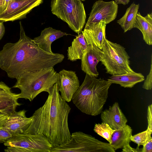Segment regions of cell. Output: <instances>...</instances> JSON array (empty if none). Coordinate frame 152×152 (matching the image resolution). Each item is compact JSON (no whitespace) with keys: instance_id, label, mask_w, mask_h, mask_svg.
<instances>
[{"instance_id":"cell-1","label":"cell","mask_w":152,"mask_h":152,"mask_svg":"<svg viewBox=\"0 0 152 152\" xmlns=\"http://www.w3.org/2000/svg\"><path fill=\"white\" fill-rule=\"evenodd\" d=\"M19 24L18 41L6 43L0 51V68L9 77L16 79L25 72L53 68L63 61V55L49 53L41 49L26 35L21 22Z\"/></svg>"},{"instance_id":"cell-2","label":"cell","mask_w":152,"mask_h":152,"mask_svg":"<svg viewBox=\"0 0 152 152\" xmlns=\"http://www.w3.org/2000/svg\"><path fill=\"white\" fill-rule=\"evenodd\" d=\"M59 92L56 83L43 105L34 111L32 122L24 132L42 134L53 147L66 142L71 136L68 122L71 108Z\"/></svg>"},{"instance_id":"cell-3","label":"cell","mask_w":152,"mask_h":152,"mask_svg":"<svg viewBox=\"0 0 152 152\" xmlns=\"http://www.w3.org/2000/svg\"><path fill=\"white\" fill-rule=\"evenodd\" d=\"M112 83L86 74L72 98L73 103L82 112L95 116L100 114L107 98Z\"/></svg>"},{"instance_id":"cell-4","label":"cell","mask_w":152,"mask_h":152,"mask_svg":"<svg viewBox=\"0 0 152 152\" xmlns=\"http://www.w3.org/2000/svg\"><path fill=\"white\" fill-rule=\"evenodd\" d=\"M58 76V73L53 68L26 72L16 79L17 81L12 88L20 90L19 99L23 98L31 102L42 92L49 93L56 83Z\"/></svg>"},{"instance_id":"cell-5","label":"cell","mask_w":152,"mask_h":152,"mask_svg":"<svg viewBox=\"0 0 152 152\" xmlns=\"http://www.w3.org/2000/svg\"><path fill=\"white\" fill-rule=\"evenodd\" d=\"M52 13L66 22L78 34L81 33L86 23V14L80 0H51Z\"/></svg>"},{"instance_id":"cell-6","label":"cell","mask_w":152,"mask_h":152,"mask_svg":"<svg viewBox=\"0 0 152 152\" xmlns=\"http://www.w3.org/2000/svg\"><path fill=\"white\" fill-rule=\"evenodd\" d=\"M102 50L104 54L100 61L106 73L115 75L134 72L130 66V57L124 47L106 39Z\"/></svg>"},{"instance_id":"cell-7","label":"cell","mask_w":152,"mask_h":152,"mask_svg":"<svg viewBox=\"0 0 152 152\" xmlns=\"http://www.w3.org/2000/svg\"><path fill=\"white\" fill-rule=\"evenodd\" d=\"M66 142L53 146L50 152H115L109 143L102 142L81 131L71 134Z\"/></svg>"},{"instance_id":"cell-8","label":"cell","mask_w":152,"mask_h":152,"mask_svg":"<svg viewBox=\"0 0 152 152\" xmlns=\"http://www.w3.org/2000/svg\"><path fill=\"white\" fill-rule=\"evenodd\" d=\"M4 145L21 148L25 152H50L53 147L49 140L43 134L25 133L13 135Z\"/></svg>"},{"instance_id":"cell-9","label":"cell","mask_w":152,"mask_h":152,"mask_svg":"<svg viewBox=\"0 0 152 152\" xmlns=\"http://www.w3.org/2000/svg\"><path fill=\"white\" fill-rule=\"evenodd\" d=\"M43 2V0H12L6 10L0 15V21H13L25 18L34 8Z\"/></svg>"},{"instance_id":"cell-10","label":"cell","mask_w":152,"mask_h":152,"mask_svg":"<svg viewBox=\"0 0 152 152\" xmlns=\"http://www.w3.org/2000/svg\"><path fill=\"white\" fill-rule=\"evenodd\" d=\"M118 9V4L114 1H97L93 5L86 25L101 21H105L107 24L110 23L116 18Z\"/></svg>"},{"instance_id":"cell-11","label":"cell","mask_w":152,"mask_h":152,"mask_svg":"<svg viewBox=\"0 0 152 152\" xmlns=\"http://www.w3.org/2000/svg\"><path fill=\"white\" fill-rule=\"evenodd\" d=\"M61 97L67 102L71 101L80 87V81L75 72L63 69L58 73L56 83Z\"/></svg>"},{"instance_id":"cell-12","label":"cell","mask_w":152,"mask_h":152,"mask_svg":"<svg viewBox=\"0 0 152 152\" xmlns=\"http://www.w3.org/2000/svg\"><path fill=\"white\" fill-rule=\"evenodd\" d=\"M102 50L93 44L88 45L81 59V68L86 74L97 77L99 75L96 66L103 58Z\"/></svg>"},{"instance_id":"cell-13","label":"cell","mask_w":152,"mask_h":152,"mask_svg":"<svg viewBox=\"0 0 152 152\" xmlns=\"http://www.w3.org/2000/svg\"><path fill=\"white\" fill-rule=\"evenodd\" d=\"M106 22L101 21L99 22L85 25L81 33L83 34L87 45L93 44L102 50L106 39Z\"/></svg>"},{"instance_id":"cell-14","label":"cell","mask_w":152,"mask_h":152,"mask_svg":"<svg viewBox=\"0 0 152 152\" xmlns=\"http://www.w3.org/2000/svg\"><path fill=\"white\" fill-rule=\"evenodd\" d=\"M26 112L25 110L15 111L8 116L2 126L13 135L24 133L30 125L33 118L32 116L27 117Z\"/></svg>"},{"instance_id":"cell-15","label":"cell","mask_w":152,"mask_h":152,"mask_svg":"<svg viewBox=\"0 0 152 152\" xmlns=\"http://www.w3.org/2000/svg\"><path fill=\"white\" fill-rule=\"evenodd\" d=\"M18 96L4 83L0 82V113L9 116L15 112L21 105L18 102Z\"/></svg>"},{"instance_id":"cell-16","label":"cell","mask_w":152,"mask_h":152,"mask_svg":"<svg viewBox=\"0 0 152 152\" xmlns=\"http://www.w3.org/2000/svg\"><path fill=\"white\" fill-rule=\"evenodd\" d=\"M101 118L102 122L108 124L113 129H119L126 124L127 120L117 102L108 109L102 111Z\"/></svg>"},{"instance_id":"cell-17","label":"cell","mask_w":152,"mask_h":152,"mask_svg":"<svg viewBox=\"0 0 152 152\" xmlns=\"http://www.w3.org/2000/svg\"><path fill=\"white\" fill-rule=\"evenodd\" d=\"M68 35L70 34L49 27L42 31L40 36L34 38L32 40L42 50L51 53H53L51 49L52 43L64 36Z\"/></svg>"},{"instance_id":"cell-18","label":"cell","mask_w":152,"mask_h":152,"mask_svg":"<svg viewBox=\"0 0 152 152\" xmlns=\"http://www.w3.org/2000/svg\"><path fill=\"white\" fill-rule=\"evenodd\" d=\"M139 29L142 32L143 39L148 45H152V13L142 16L140 12L137 14L134 28Z\"/></svg>"},{"instance_id":"cell-19","label":"cell","mask_w":152,"mask_h":152,"mask_svg":"<svg viewBox=\"0 0 152 152\" xmlns=\"http://www.w3.org/2000/svg\"><path fill=\"white\" fill-rule=\"evenodd\" d=\"M145 80L140 73L134 72L119 75H112L107 80L112 83L118 84L124 88H132L136 84Z\"/></svg>"},{"instance_id":"cell-20","label":"cell","mask_w":152,"mask_h":152,"mask_svg":"<svg viewBox=\"0 0 152 152\" xmlns=\"http://www.w3.org/2000/svg\"><path fill=\"white\" fill-rule=\"evenodd\" d=\"M88 45L82 33L78 34L67 50L68 59L74 61L81 59Z\"/></svg>"},{"instance_id":"cell-21","label":"cell","mask_w":152,"mask_h":152,"mask_svg":"<svg viewBox=\"0 0 152 152\" xmlns=\"http://www.w3.org/2000/svg\"><path fill=\"white\" fill-rule=\"evenodd\" d=\"M132 131L131 127L126 124L119 129L115 130L112 136L110 145L115 151L122 148L125 145L129 143Z\"/></svg>"},{"instance_id":"cell-22","label":"cell","mask_w":152,"mask_h":152,"mask_svg":"<svg viewBox=\"0 0 152 152\" xmlns=\"http://www.w3.org/2000/svg\"><path fill=\"white\" fill-rule=\"evenodd\" d=\"M139 6V4H136L133 2L126 9L123 17L117 21V23L120 25L124 32L134 28Z\"/></svg>"},{"instance_id":"cell-23","label":"cell","mask_w":152,"mask_h":152,"mask_svg":"<svg viewBox=\"0 0 152 152\" xmlns=\"http://www.w3.org/2000/svg\"><path fill=\"white\" fill-rule=\"evenodd\" d=\"M94 130L99 136L107 140L109 143L111 142V137L115 130L112 129L107 124L102 122L95 124Z\"/></svg>"},{"instance_id":"cell-24","label":"cell","mask_w":152,"mask_h":152,"mask_svg":"<svg viewBox=\"0 0 152 152\" xmlns=\"http://www.w3.org/2000/svg\"><path fill=\"white\" fill-rule=\"evenodd\" d=\"M151 132L147 129L142 132L139 133L134 135H132L130 137L131 141L136 143L139 146H143L146 142L152 138Z\"/></svg>"},{"instance_id":"cell-25","label":"cell","mask_w":152,"mask_h":152,"mask_svg":"<svg viewBox=\"0 0 152 152\" xmlns=\"http://www.w3.org/2000/svg\"><path fill=\"white\" fill-rule=\"evenodd\" d=\"M142 88L147 90H151L152 88V56L151 55V64L150 72L145 80Z\"/></svg>"},{"instance_id":"cell-26","label":"cell","mask_w":152,"mask_h":152,"mask_svg":"<svg viewBox=\"0 0 152 152\" xmlns=\"http://www.w3.org/2000/svg\"><path fill=\"white\" fill-rule=\"evenodd\" d=\"M13 135L3 126L0 127V143H4L11 138Z\"/></svg>"},{"instance_id":"cell-27","label":"cell","mask_w":152,"mask_h":152,"mask_svg":"<svg viewBox=\"0 0 152 152\" xmlns=\"http://www.w3.org/2000/svg\"><path fill=\"white\" fill-rule=\"evenodd\" d=\"M147 118L148 124L147 129L152 133V104L148 106Z\"/></svg>"},{"instance_id":"cell-28","label":"cell","mask_w":152,"mask_h":152,"mask_svg":"<svg viewBox=\"0 0 152 152\" xmlns=\"http://www.w3.org/2000/svg\"><path fill=\"white\" fill-rule=\"evenodd\" d=\"M139 146H137L136 148H132L129 143H128L125 145L122 148L121 152H142V148H139Z\"/></svg>"},{"instance_id":"cell-29","label":"cell","mask_w":152,"mask_h":152,"mask_svg":"<svg viewBox=\"0 0 152 152\" xmlns=\"http://www.w3.org/2000/svg\"><path fill=\"white\" fill-rule=\"evenodd\" d=\"M12 0H0V15L7 8Z\"/></svg>"},{"instance_id":"cell-30","label":"cell","mask_w":152,"mask_h":152,"mask_svg":"<svg viewBox=\"0 0 152 152\" xmlns=\"http://www.w3.org/2000/svg\"><path fill=\"white\" fill-rule=\"evenodd\" d=\"M142 152H152V138L148 140L143 146Z\"/></svg>"},{"instance_id":"cell-31","label":"cell","mask_w":152,"mask_h":152,"mask_svg":"<svg viewBox=\"0 0 152 152\" xmlns=\"http://www.w3.org/2000/svg\"><path fill=\"white\" fill-rule=\"evenodd\" d=\"M3 22L0 21V40L2 39L5 33V28Z\"/></svg>"},{"instance_id":"cell-32","label":"cell","mask_w":152,"mask_h":152,"mask_svg":"<svg viewBox=\"0 0 152 152\" xmlns=\"http://www.w3.org/2000/svg\"><path fill=\"white\" fill-rule=\"evenodd\" d=\"M8 116V115L0 113V127L3 126Z\"/></svg>"},{"instance_id":"cell-33","label":"cell","mask_w":152,"mask_h":152,"mask_svg":"<svg viewBox=\"0 0 152 152\" xmlns=\"http://www.w3.org/2000/svg\"><path fill=\"white\" fill-rule=\"evenodd\" d=\"M130 0H115V2L118 4H123L126 5L128 4Z\"/></svg>"},{"instance_id":"cell-34","label":"cell","mask_w":152,"mask_h":152,"mask_svg":"<svg viewBox=\"0 0 152 152\" xmlns=\"http://www.w3.org/2000/svg\"><path fill=\"white\" fill-rule=\"evenodd\" d=\"M80 1H86V0H80Z\"/></svg>"},{"instance_id":"cell-35","label":"cell","mask_w":152,"mask_h":152,"mask_svg":"<svg viewBox=\"0 0 152 152\" xmlns=\"http://www.w3.org/2000/svg\"><path fill=\"white\" fill-rule=\"evenodd\" d=\"M16 0V1H21V0Z\"/></svg>"}]
</instances>
